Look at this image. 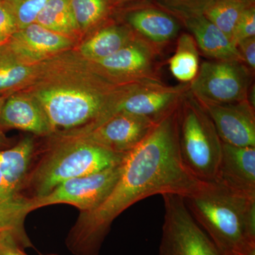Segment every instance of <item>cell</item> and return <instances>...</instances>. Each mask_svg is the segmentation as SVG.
I'll list each match as a JSON object with an SVG mask.
<instances>
[{"instance_id":"3957f363","label":"cell","mask_w":255,"mask_h":255,"mask_svg":"<svg viewBox=\"0 0 255 255\" xmlns=\"http://www.w3.org/2000/svg\"><path fill=\"white\" fill-rule=\"evenodd\" d=\"M184 200L223 255H248L255 251V197L214 181L202 182Z\"/></svg>"},{"instance_id":"d6986e66","label":"cell","mask_w":255,"mask_h":255,"mask_svg":"<svg viewBox=\"0 0 255 255\" xmlns=\"http://www.w3.org/2000/svg\"><path fill=\"white\" fill-rule=\"evenodd\" d=\"M136 37L125 23L104 24L82 43L79 54L88 61H97L113 55Z\"/></svg>"},{"instance_id":"d4e9b609","label":"cell","mask_w":255,"mask_h":255,"mask_svg":"<svg viewBox=\"0 0 255 255\" xmlns=\"http://www.w3.org/2000/svg\"><path fill=\"white\" fill-rule=\"evenodd\" d=\"M177 17L178 19L204 14L214 0H146Z\"/></svg>"},{"instance_id":"7402d4cb","label":"cell","mask_w":255,"mask_h":255,"mask_svg":"<svg viewBox=\"0 0 255 255\" xmlns=\"http://www.w3.org/2000/svg\"><path fill=\"white\" fill-rule=\"evenodd\" d=\"M35 22L50 31L73 38L81 33L74 17L70 0H49Z\"/></svg>"},{"instance_id":"6da1fadb","label":"cell","mask_w":255,"mask_h":255,"mask_svg":"<svg viewBox=\"0 0 255 255\" xmlns=\"http://www.w3.org/2000/svg\"><path fill=\"white\" fill-rule=\"evenodd\" d=\"M178 106L126 154L118 180L102 204L80 212L65 241L74 255H98L114 220L137 201L157 194L186 198L200 187L202 182L188 170L179 154Z\"/></svg>"},{"instance_id":"9c48e42d","label":"cell","mask_w":255,"mask_h":255,"mask_svg":"<svg viewBox=\"0 0 255 255\" xmlns=\"http://www.w3.org/2000/svg\"><path fill=\"white\" fill-rule=\"evenodd\" d=\"M33 137H26L11 148L0 150V219L24 223L29 197L23 195L34 154Z\"/></svg>"},{"instance_id":"8fae6325","label":"cell","mask_w":255,"mask_h":255,"mask_svg":"<svg viewBox=\"0 0 255 255\" xmlns=\"http://www.w3.org/2000/svg\"><path fill=\"white\" fill-rule=\"evenodd\" d=\"M161 56L154 47L137 36L113 55L91 63L111 81L121 85L162 80L159 76Z\"/></svg>"},{"instance_id":"4316f807","label":"cell","mask_w":255,"mask_h":255,"mask_svg":"<svg viewBox=\"0 0 255 255\" xmlns=\"http://www.w3.org/2000/svg\"><path fill=\"white\" fill-rule=\"evenodd\" d=\"M255 36V4H253L247 7L242 13L233 31L232 41L236 46L242 40Z\"/></svg>"},{"instance_id":"d590c367","label":"cell","mask_w":255,"mask_h":255,"mask_svg":"<svg viewBox=\"0 0 255 255\" xmlns=\"http://www.w3.org/2000/svg\"><path fill=\"white\" fill-rule=\"evenodd\" d=\"M4 0H0V3H1L2 2V1H4Z\"/></svg>"},{"instance_id":"8d00e7d4","label":"cell","mask_w":255,"mask_h":255,"mask_svg":"<svg viewBox=\"0 0 255 255\" xmlns=\"http://www.w3.org/2000/svg\"><path fill=\"white\" fill-rule=\"evenodd\" d=\"M3 45V44H2ZM0 46H1V45H0Z\"/></svg>"},{"instance_id":"d6a6232c","label":"cell","mask_w":255,"mask_h":255,"mask_svg":"<svg viewBox=\"0 0 255 255\" xmlns=\"http://www.w3.org/2000/svg\"><path fill=\"white\" fill-rule=\"evenodd\" d=\"M111 1L114 6H115V5L121 4V3L127 2L128 1H139V0H111ZM142 1H145V0H142Z\"/></svg>"},{"instance_id":"4fadbf2b","label":"cell","mask_w":255,"mask_h":255,"mask_svg":"<svg viewBox=\"0 0 255 255\" xmlns=\"http://www.w3.org/2000/svg\"><path fill=\"white\" fill-rule=\"evenodd\" d=\"M145 1L128 11L124 17L125 24L161 53L177 41L182 23L170 13Z\"/></svg>"},{"instance_id":"ac0fdd59","label":"cell","mask_w":255,"mask_h":255,"mask_svg":"<svg viewBox=\"0 0 255 255\" xmlns=\"http://www.w3.org/2000/svg\"><path fill=\"white\" fill-rule=\"evenodd\" d=\"M179 20L195 40L199 52L207 58L215 60L243 62L238 48L231 38L204 14L187 16Z\"/></svg>"},{"instance_id":"2e32d148","label":"cell","mask_w":255,"mask_h":255,"mask_svg":"<svg viewBox=\"0 0 255 255\" xmlns=\"http://www.w3.org/2000/svg\"><path fill=\"white\" fill-rule=\"evenodd\" d=\"M215 181L242 194L255 197V147H239L223 142L222 154Z\"/></svg>"},{"instance_id":"44dd1931","label":"cell","mask_w":255,"mask_h":255,"mask_svg":"<svg viewBox=\"0 0 255 255\" xmlns=\"http://www.w3.org/2000/svg\"><path fill=\"white\" fill-rule=\"evenodd\" d=\"M169 70L181 83H190L196 78L199 66V50L190 33L179 34L176 49L169 60Z\"/></svg>"},{"instance_id":"1f68e13d","label":"cell","mask_w":255,"mask_h":255,"mask_svg":"<svg viewBox=\"0 0 255 255\" xmlns=\"http://www.w3.org/2000/svg\"><path fill=\"white\" fill-rule=\"evenodd\" d=\"M6 97H0V146H6L9 143L8 139L5 136L3 128L1 125V113L2 110L3 105Z\"/></svg>"},{"instance_id":"cb8c5ba5","label":"cell","mask_w":255,"mask_h":255,"mask_svg":"<svg viewBox=\"0 0 255 255\" xmlns=\"http://www.w3.org/2000/svg\"><path fill=\"white\" fill-rule=\"evenodd\" d=\"M70 4L80 32L102 24L114 6L111 0H70Z\"/></svg>"},{"instance_id":"484cf974","label":"cell","mask_w":255,"mask_h":255,"mask_svg":"<svg viewBox=\"0 0 255 255\" xmlns=\"http://www.w3.org/2000/svg\"><path fill=\"white\" fill-rule=\"evenodd\" d=\"M16 18L18 29L34 23L38 15L49 0H4Z\"/></svg>"},{"instance_id":"ba28073f","label":"cell","mask_w":255,"mask_h":255,"mask_svg":"<svg viewBox=\"0 0 255 255\" xmlns=\"http://www.w3.org/2000/svg\"><path fill=\"white\" fill-rule=\"evenodd\" d=\"M162 196L164 217L159 255H224L196 222L183 196Z\"/></svg>"},{"instance_id":"8992f818","label":"cell","mask_w":255,"mask_h":255,"mask_svg":"<svg viewBox=\"0 0 255 255\" xmlns=\"http://www.w3.org/2000/svg\"><path fill=\"white\" fill-rule=\"evenodd\" d=\"M189 83L169 86L162 80H145L119 87L107 110L93 123L74 131L91 130L117 114H128L150 119L157 124L177 108Z\"/></svg>"},{"instance_id":"f1b7e54d","label":"cell","mask_w":255,"mask_h":255,"mask_svg":"<svg viewBox=\"0 0 255 255\" xmlns=\"http://www.w3.org/2000/svg\"><path fill=\"white\" fill-rule=\"evenodd\" d=\"M18 30L12 10L6 1L0 3V45L9 41Z\"/></svg>"},{"instance_id":"603a6c76","label":"cell","mask_w":255,"mask_h":255,"mask_svg":"<svg viewBox=\"0 0 255 255\" xmlns=\"http://www.w3.org/2000/svg\"><path fill=\"white\" fill-rule=\"evenodd\" d=\"M251 4L243 0H214L204 15L232 40L233 31L240 16Z\"/></svg>"},{"instance_id":"30bf717a","label":"cell","mask_w":255,"mask_h":255,"mask_svg":"<svg viewBox=\"0 0 255 255\" xmlns=\"http://www.w3.org/2000/svg\"><path fill=\"white\" fill-rule=\"evenodd\" d=\"M121 166L122 163L97 173L69 179L46 195L29 198L31 212L44 206L61 204L75 206L80 212L95 209L113 189L120 176Z\"/></svg>"},{"instance_id":"9a60e30c","label":"cell","mask_w":255,"mask_h":255,"mask_svg":"<svg viewBox=\"0 0 255 255\" xmlns=\"http://www.w3.org/2000/svg\"><path fill=\"white\" fill-rule=\"evenodd\" d=\"M74 39L34 22L18 29L6 43L20 60L36 65L68 51L75 44Z\"/></svg>"},{"instance_id":"4dcf8cb0","label":"cell","mask_w":255,"mask_h":255,"mask_svg":"<svg viewBox=\"0 0 255 255\" xmlns=\"http://www.w3.org/2000/svg\"><path fill=\"white\" fill-rule=\"evenodd\" d=\"M5 231H13L19 235L23 239L30 241L24 229V224L11 221V220L0 219V233Z\"/></svg>"},{"instance_id":"836d02e7","label":"cell","mask_w":255,"mask_h":255,"mask_svg":"<svg viewBox=\"0 0 255 255\" xmlns=\"http://www.w3.org/2000/svg\"><path fill=\"white\" fill-rule=\"evenodd\" d=\"M243 1H246L248 4H255V0H243Z\"/></svg>"},{"instance_id":"e0dca14e","label":"cell","mask_w":255,"mask_h":255,"mask_svg":"<svg viewBox=\"0 0 255 255\" xmlns=\"http://www.w3.org/2000/svg\"><path fill=\"white\" fill-rule=\"evenodd\" d=\"M3 129L15 128L37 135H51L46 114L36 100L22 92L6 97L1 113Z\"/></svg>"},{"instance_id":"83f0119b","label":"cell","mask_w":255,"mask_h":255,"mask_svg":"<svg viewBox=\"0 0 255 255\" xmlns=\"http://www.w3.org/2000/svg\"><path fill=\"white\" fill-rule=\"evenodd\" d=\"M31 247V241L23 239L14 231L0 233V255H27L23 249Z\"/></svg>"},{"instance_id":"7a4b0ae2","label":"cell","mask_w":255,"mask_h":255,"mask_svg":"<svg viewBox=\"0 0 255 255\" xmlns=\"http://www.w3.org/2000/svg\"><path fill=\"white\" fill-rule=\"evenodd\" d=\"M122 85L111 81L80 54L66 51L40 63L35 78L18 92L36 101L54 134L93 123Z\"/></svg>"},{"instance_id":"277c9868","label":"cell","mask_w":255,"mask_h":255,"mask_svg":"<svg viewBox=\"0 0 255 255\" xmlns=\"http://www.w3.org/2000/svg\"><path fill=\"white\" fill-rule=\"evenodd\" d=\"M55 136L54 145L28 173L24 188L33 197H41L73 178L97 173L122 163L125 155L77 137Z\"/></svg>"},{"instance_id":"52a82bcc","label":"cell","mask_w":255,"mask_h":255,"mask_svg":"<svg viewBox=\"0 0 255 255\" xmlns=\"http://www.w3.org/2000/svg\"><path fill=\"white\" fill-rule=\"evenodd\" d=\"M254 76L240 60H208L199 66L189 90L201 103H236L248 100Z\"/></svg>"},{"instance_id":"7c38bea8","label":"cell","mask_w":255,"mask_h":255,"mask_svg":"<svg viewBox=\"0 0 255 255\" xmlns=\"http://www.w3.org/2000/svg\"><path fill=\"white\" fill-rule=\"evenodd\" d=\"M155 124L145 117L121 113L87 131L61 132L53 135L83 139L116 153L126 155L145 139Z\"/></svg>"},{"instance_id":"f546056e","label":"cell","mask_w":255,"mask_h":255,"mask_svg":"<svg viewBox=\"0 0 255 255\" xmlns=\"http://www.w3.org/2000/svg\"><path fill=\"white\" fill-rule=\"evenodd\" d=\"M238 51L243 60V63L255 73V36L246 38L238 42L237 45Z\"/></svg>"},{"instance_id":"5b68a950","label":"cell","mask_w":255,"mask_h":255,"mask_svg":"<svg viewBox=\"0 0 255 255\" xmlns=\"http://www.w3.org/2000/svg\"><path fill=\"white\" fill-rule=\"evenodd\" d=\"M222 143L209 114L188 90L178 106V145L184 166L201 182H214Z\"/></svg>"},{"instance_id":"e575fe53","label":"cell","mask_w":255,"mask_h":255,"mask_svg":"<svg viewBox=\"0 0 255 255\" xmlns=\"http://www.w3.org/2000/svg\"><path fill=\"white\" fill-rule=\"evenodd\" d=\"M57 255L54 254H49V255Z\"/></svg>"},{"instance_id":"ffe728a7","label":"cell","mask_w":255,"mask_h":255,"mask_svg":"<svg viewBox=\"0 0 255 255\" xmlns=\"http://www.w3.org/2000/svg\"><path fill=\"white\" fill-rule=\"evenodd\" d=\"M6 43L0 46V97H8L29 85L39 66L20 60Z\"/></svg>"},{"instance_id":"5bb4252c","label":"cell","mask_w":255,"mask_h":255,"mask_svg":"<svg viewBox=\"0 0 255 255\" xmlns=\"http://www.w3.org/2000/svg\"><path fill=\"white\" fill-rule=\"evenodd\" d=\"M212 120L221 141L255 147V108L248 100L236 103H201Z\"/></svg>"}]
</instances>
